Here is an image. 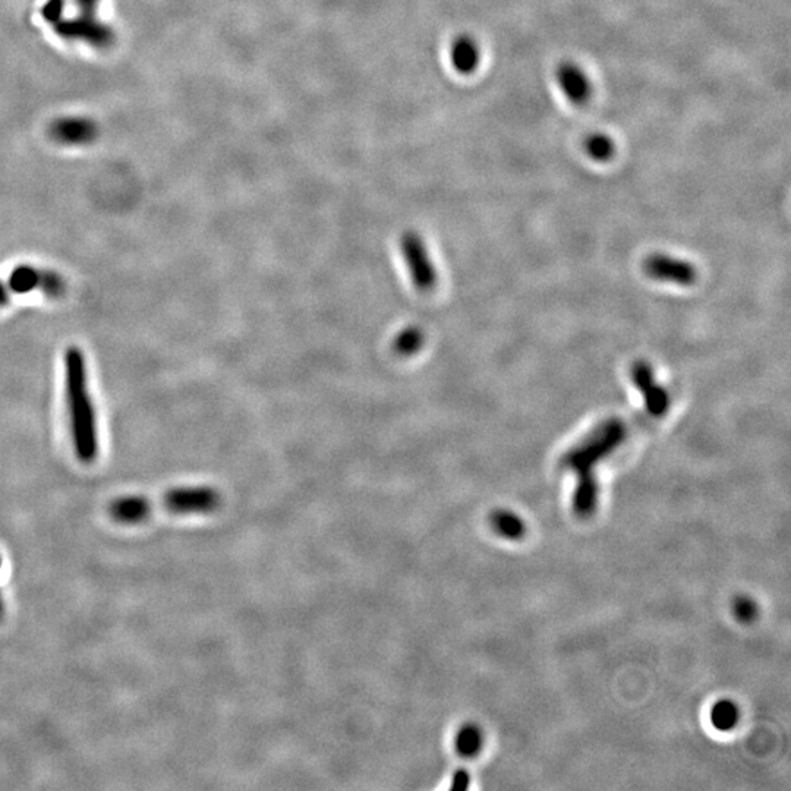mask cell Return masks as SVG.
Returning <instances> with one entry per match:
<instances>
[{
  "instance_id": "18",
  "label": "cell",
  "mask_w": 791,
  "mask_h": 791,
  "mask_svg": "<svg viewBox=\"0 0 791 791\" xmlns=\"http://www.w3.org/2000/svg\"><path fill=\"white\" fill-rule=\"evenodd\" d=\"M733 613L742 623L755 622L759 614V607L748 595H739L733 603Z\"/></svg>"
},
{
  "instance_id": "19",
  "label": "cell",
  "mask_w": 791,
  "mask_h": 791,
  "mask_svg": "<svg viewBox=\"0 0 791 791\" xmlns=\"http://www.w3.org/2000/svg\"><path fill=\"white\" fill-rule=\"evenodd\" d=\"M65 9L66 0H46V2L43 3L42 9H40V14H42L44 21L56 25L63 20Z\"/></svg>"
},
{
  "instance_id": "11",
  "label": "cell",
  "mask_w": 791,
  "mask_h": 791,
  "mask_svg": "<svg viewBox=\"0 0 791 791\" xmlns=\"http://www.w3.org/2000/svg\"><path fill=\"white\" fill-rule=\"evenodd\" d=\"M557 78H559V84L562 87L564 96L570 102L578 103V105L588 102L589 96H591V83H589L588 77H586L585 72L581 68L572 65V63H567V65H563L559 69V77Z\"/></svg>"
},
{
  "instance_id": "4",
  "label": "cell",
  "mask_w": 791,
  "mask_h": 791,
  "mask_svg": "<svg viewBox=\"0 0 791 791\" xmlns=\"http://www.w3.org/2000/svg\"><path fill=\"white\" fill-rule=\"evenodd\" d=\"M55 33L65 42H80L96 49H109L116 42V31L94 14L63 18L55 25Z\"/></svg>"
},
{
  "instance_id": "12",
  "label": "cell",
  "mask_w": 791,
  "mask_h": 791,
  "mask_svg": "<svg viewBox=\"0 0 791 791\" xmlns=\"http://www.w3.org/2000/svg\"><path fill=\"white\" fill-rule=\"evenodd\" d=\"M450 59H452L453 68L459 74L471 75L472 72L477 71L479 59H481L477 42L469 36L458 37L452 44Z\"/></svg>"
},
{
  "instance_id": "10",
  "label": "cell",
  "mask_w": 791,
  "mask_h": 791,
  "mask_svg": "<svg viewBox=\"0 0 791 791\" xmlns=\"http://www.w3.org/2000/svg\"><path fill=\"white\" fill-rule=\"evenodd\" d=\"M107 512L113 521L121 525H140L150 518L153 506L144 496H122L109 504Z\"/></svg>"
},
{
  "instance_id": "5",
  "label": "cell",
  "mask_w": 791,
  "mask_h": 791,
  "mask_svg": "<svg viewBox=\"0 0 791 791\" xmlns=\"http://www.w3.org/2000/svg\"><path fill=\"white\" fill-rule=\"evenodd\" d=\"M220 503L219 491L206 485L172 488L163 496L167 512L173 515H206L214 512Z\"/></svg>"
},
{
  "instance_id": "3",
  "label": "cell",
  "mask_w": 791,
  "mask_h": 791,
  "mask_svg": "<svg viewBox=\"0 0 791 791\" xmlns=\"http://www.w3.org/2000/svg\"><path fill=\"white\" fill-rule=\"evenodd\" d=\"M399 247L415 289L421 293L433 291L437 285V271L421 235L412 230L403 233Z\"/></svg>"
},
{
  "instance_id": "6",
  "label": "cell",
  "mask_w": 791,
  "mask_h": 791,
  "mask_svg": "<svg viewBox=\"0 0 791 791\" xmlns=\"http://www.w3.org/2000/svg\"><path fill=\"white\" fill-rule=\"evenodd\" d=\"M6 286L12 295L14 293L25 295V293L39 291L50 298H59L66 289V283L61 274L52 270L25 266V264L12 270Z\"/></svg>"
},
{
  "instance_id": "17",
  "label": "cell",
  "mask_w": 791,
  "mask_h": 791,
  "mask_svg": "<svg viewBox=\"0 0 791 791\" xmlns=\"http://www.w3.org/2000/svg\"><path fill=\"white\" fill-rule=\"evenodd\" d=\"M585 150L592 159L597 162H605L613 157L614 144L607 135L595 134L586 140Z\"/></svg>"
},
{
  "instance_id": "1",
  "label": "cell",
  "mask_w": 791,
  "mask_h": 791,
  "mask_svg": "<svg viewBox=\"0 0 791 791\" xmlns=\"http://www.w3.org/2000/svg\"><path fill=\"white\" fill-rule=\"evenodd\" d=\"M627 436L629 428L623 419L608 418L563 456V468L572 471L578 481L573 494V510L579 518H591L597 510L598 482L595 468L613 455L625 443Z\"/></svg>"
},
{
  "instance_id": "21",
  "label": "cell",
  "mask_w": 791,
  "mask_h": 791,
  "mask_svg": "<svg viewBox=\"0 0 791 791\" xmlns=\"http://www.w3.org/2000/svg\"><path fill=\"white\" fill-rule=\"evenodd\" d=\"M99 2L100 0H75L78 8H80L81 14H94L97 6H99Z\"/></svg>"
},
{
  "instance_id": "7",
  "label": "cell",
  "mask_w": 791,
  "mask_h": 791,
  "mask_svg": "<svg viewBox=\"0 0 791 791\" xmlns=\"http://www.w3.org/2000/svg\"><path fill=\"white\" fill-rule=\"evenodd\" d=\"M632 381L644 397L649 417L663 418L670 409V395L655 378L654 370L646 362H636L632 367Z\"/></svg>"
},
{
  "instance_id": "9",
  "label": "cell",
  "mask_w": 791,
  "mask_h": 791,
  "mask_svg": "<svg viewBox=\"0 0 791 791\" xmlns=\"http://www.w3.org/2000/svg\"><path fill=\"white\" fill-rule=\"evenodd\" d=\"M49 135L62 146H85L97 140L99 126L93 119L84 116H66L50 124Z\"/></svg>"
},
{
  "instance_id": "8",
  "label": "cell",
  "mask_w": 791,
  "mask_h": 791,
  "mask_svg": "<svg viewBox=\"0 0 791 791\" xmlns=\"http://www.w3.org/2000/svg\"><path fill=\"white\" fill-rule=\"evenodd\" d=\"M644 270L651 279L674 285L690 286L698 279V271L692 263L670 255H652L645 261Z\"/></svg>"
},
{
  "instance_id": "23",
  "label": "cell",
  "mask_w": 791,
  "mask_h": 791,
  "mask_svg": "<svg viewBox=\"0 0 791 791\" xmlns=\"http://www.w3.org/2000/svg\"><path fill=\"white\" fill-rule=\"evenodd\" d=\"M5 616V601H3L2 592H0V620Z\"/></svg>"
},
{
  "instance_id": "16",
  "label": "cell",
  "mask_w": 791,
  "mask_h": 791,
  "mask_svg": "<svg viewBox=\"0 0 791 791\" xmlns=\"http://www.w3.org/2000/svg\"><path fill=\"white\" fill-rule=\"evenodd\" d=\"M740 720V709L736 702L730 699H723L712 707L711 723L715 729L720 731H730L737 726Z\"/></svg>"
},
{
  "instance_id": "24",
  "label": "cell",
  "mask_w": 791,
  "mask_h": 791,
  "mask_svg": "<svg viewBox=\"0 0 791 791\" xmlns=\"http://www.w3.org/2000/svg\"><path fill=\"white\" fill-rule=\"evenodd\" d=\"M2 564H3V560H2V556H0V570H2Z\"/></svg>"
},
{
  "instance_id": "13",
  "label": "cell",
  "mask_w": 791,
  "mask_h": 791,
  "mask_svg": "<svg viewBox=\"0 0 791 791\" xmlns=\"http://www.w3.org/2000/svg\"><path fill=\"white\" fill-rule=\"evenodd\" d=\"M490 523L500 537L510 541H518L525 537L526 525L521 516L510 510H494L490 516Z\"/></svg>"
},
{
  "instance_id": "15",
  "label": "cell",
  "mask_w": 791,
  "mask_h": 791,
  "mask_svg": "<svg viewBox=\"0 0 791 791\" xmlns=\"http://www.w3.org/2000/svg\"><path fill=\"white\" fill-rule=\"evenodd\" d=\"M424 343V330L418 326H409L397 333L392 343V349L395 355L409 358V356L418 354Z\"/></svg>"
},
{
  "instance_id": "22",
  "label": "cell",
  "mask_w": 791,
  "mask_h": 791,
  "mask_svg": "<svg viewBox=\"0 0 791 791\" xmlns=\"http://www.w3.org/2000/svg\"><path fill=\"white\" fill-rule=\"evenodd\" d=\"M12 293L9 292L8 286H6V282L0 280V308L5 307L9 301H11Z\"/></svg>"
},
{
  "instance_id": "14",
  "label": "cell",
  "mask_w": 791,
  "mask_h": 791,
  "mask_svg": "<svg viewBox=\"0 0 791 791\" xmlns=\"http://www.w3.org/2000/svg\"><path fill=\"white\" fill-rule=\"evenodd\" d=\"M455 746L462 758H475L484 746V733L477 724H465L456 734Z\"/></svg>"
},
{
  "instance_id": "20",
  "label": "cell",
  "mask_w": 791,
  "mask_h": 791,
  "mask_svg": "<svg viewBox=\"0 0 791 791\" xmlns=\"http://www.w3.org/2000/svg\"><path fill=\"white\" fill-rule=\"evenodd\" d=\"M471 784V775H469L468 771L459 770L453 774L452 784H450V789L458 791V790H466Z\"/></svg>"
},
{
  "instance_id": "2",
  "label": "cell",
  "mask_w": 791,
  "mask_h": 791,
  "mask_svg": "<svg viewBox=\"0 0 791 791\" xmlns=\"http://www.w3.org/2000/svg\"><path fill=\"white\" fill-rule=\"evenodd\" d=\"M65 387L75 455L83 463L94 462L99 455V434L88 387L87 365L81 349L69 348L66 351Z\"/></svg>"
}]
</instances>
